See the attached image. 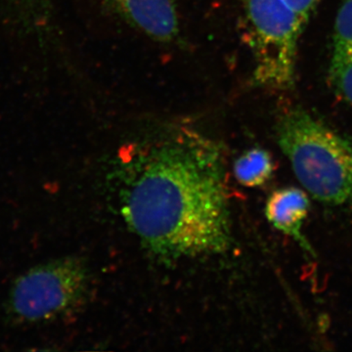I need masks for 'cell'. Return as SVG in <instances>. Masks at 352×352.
<instances>
[{"label":"cell","mask_w":352,"mask_h":352,"mask_svg":"<svg viewBox=\"0 0 352 352\" xmlns=\"http://www.w3.org/2000/svg\"><path fill=\"white\" fill-rule=\"evenodd\" d=\"M16 16L22 20L23 27L38 32L39 25L45 20L47 0H7Z\"/></svg>","instance_id":"cell-9"},{"label":"cell","mask_w":352,"mask_h":352,"mask_svg":"<svg viewBox=\"0 0 352 352\" xmlns=\"http://www.w3.org/2000/svg\"><path fill=\"white\" fill-rule=\"evenodd\" d=\"M330 78L338 94L352 107V50L333 48Z\"/></svg>","instance_id":"cell-8"},{"label":"cell","mask_w":352,"mask_h":352,"mask_svg":"<svg viewBox=\"0 0 352 352\" xmlns=\"http://www.w3.org/2000/svg\"><path fill=\"white\" fill-rule=\"evenodd\" d=\"M284 1L300 16L303 24L307 25L319 0H284Z\"/></svg>","instance_id":"cell-11"},{"label":"cell","mask_w":352,"mask_h":352,"mask_svg":"<svg viewBox=\"0 0 352 352\" xmlns=\"http://www.w3.org/2000/svg\"><path fill=\"white\" fill-rule=\"evenodd\" d=\"M309 210L307 194L295 187H287L271 194L266 201L265 214L275 228L291 236L303 250L312 254L311 248L302 232Z\"/></svg>","instance_id":"cell-6"},{"label":"cell","mask_w":352,"mask_h":352,"mask_svg":"<svg viewBox=\"0 0 352 352\" xmlns=\"http://www.w3.org/2000/svg\"><path fill=\"white\" fill-rule=\"evenodd\" d=\"M248 15L258 47L256 80L280 89L291 87L305 25L284 0H248Z\"/></svg>","instance_id":"cell-4"},{"label":"cell","mask_w":352,"mask_h":352,"mask_svg":"<svg viewBox=\"0 0 352 352\" xmlns=\"http://www.w3.org/2000/svg\"><path fill=\"white\" fill-rule=\"evenodd\" d=\"M113 8L134 27L160 41L178 34V18L173 0H110Z\"/></svg>","instance_id":"cell-5"},{"label":"cell","mask_w":352,"mask_h":352,"mask_svg":"<svg viewBox=\"0 0 352 352\" xmlns=\"http://www.w3.org/2000/svg\"><path fill=\"white\" fill-rule=\"evenodd\" d=\"M274 163L270 153L254 148L245 153L236 161L234 175L236 179L245 187H258L272 176Z\"/></svg>","instance_id":"cell-7"},{"label":"cell","mask_w":352,"mask_h":352,"mask_svg":"<svg viewBox=\"0 0 352 352\" xmlns=\"http://www.w3.org/2000/svg\"><path fill=\"white\" fill-rule=\"evenodd\" d=\"M89 273L80 259H55L21 275L8 298L9 317L21 325H41L64 318L83 305Z\"/></svg>","instance_id":"cell-3"},{"label":"cell","mask_w":352,"mask_h":352,"mask_svg":"<svg viewBox=\"0 0 352 352\" xmlns=\"http://www.w3.org/2000/svg\"><path fill=\"white\" fill-rule=\"evenodd\" d=\"M333 48L352 50V0H344L338 12Z\"/></svg>","instance_id":"cell-10"},{"label":"cell","mask_w":352,"mask_h":352,"mask_svg":"<svg viewBox=\"0 0 352 352\" xmlns=\"http://www.w3.org/2000/svg\"><path fill=\"white\" fill-rule=\"evenodd\" d=\"M126 171L122 212L149 249L175 258L226 251L228 201L214 150L168 142L152 148Z\"/></svg>","instance_id":"cell-1"},{"label":"cell","mask_w":352,"mask_h":352,"mask_svg":"<svg viewBox=\"0 0 352 352\" xmlns=\"http://www.w3.org/2000/svg\"><path fill=\"white\" fill-rule=\"evenodd\" d=\"M280 148L315 200L352 205V142L302 109L285 113L277 126Z\"/></svg>","instance_id":"cell-2"}]
</instances>
